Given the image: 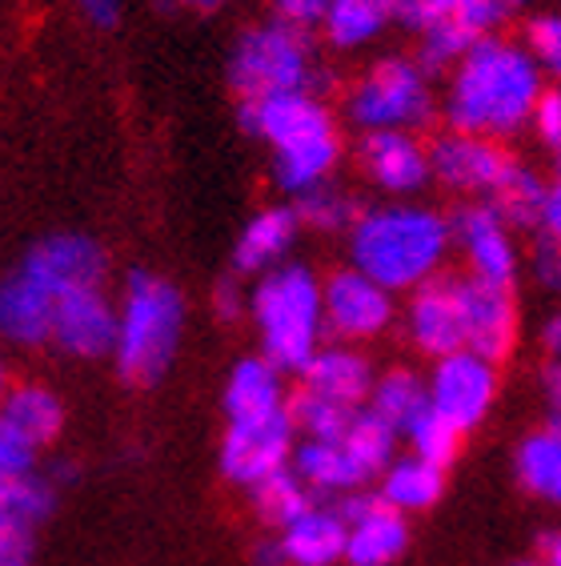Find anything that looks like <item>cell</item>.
<instances>
[{"label": "cell", "instance_id": "cell-1", "mask_svg": "<svg viewBox=\"0 0 561 566\" xmlns=\"http://www.w3.org/2000/svg\"><path fill=\"white\" fill-rule=\"evenodd\" d=\"M541 93L546 85L533 56L514 41L486 36L457 56V73L445 93V117L454 133L501 142L529 125Z\"/></svg>", "mask_w": 561, "mask_h": 566}, {"label": "cell", "instance_id": "cell-2", "mask_svg": "<svg viewBox=\"0 0 561 566\" xmlns=\"http://www.w3.org/2000/svg\"><path fill=\"white\" fill-rule=\"evenodd\" d=\"M449 221L433 209L389 206L373 209L353 226V270L381 290H417L430 282L449 253Z\"/></svg>", "mask_w": 561, "mask_h": 566}, {"label": "cell", "instance_id": "cell-3", "mask_svg": "<svg viewBox=\"0 0 561 566\" xmlns=\"http://www.w3.org/2000/svg\"><path fill=\"white\" fill-rule=\"evenodd\" d=\"M241 125H245V133L265 137L277 149V181L289 193L329 181L341 145H337L334 117L309 88L245 101Z\"/></svg>", "mask_w": 561, "mask_h": 566}, {"label": "cell", "instance_id": "cell-4", "mask_svg": "<svg viewBox=\"0 0 561 566\" xmlns=\"http://www.w3.org/2000/svg\"><path fill=\"white\" fill-rule=\"evenodd\" d=\"M184 329V302L177 285L157 273H133L125 305L117 310V370L133 386H152L177 358Z\"/></svg>", "mask_w": 561, "mask_h": 566}, {"label": "cell", "instance_id": "cell-5", "mask_svg": "<svg viewBox=\"0 0 561 566\" xmlns=\"http://www.w3.org/2000/svg\"><path fill=\"white\" fill-rule=\"evenodd\" d=\"M253 317H257L265 358L277 370H301L321 342V282L305 265H277L253 290Z\"/></svg>", "mask_w": 561, "mask_h": 566}, {"label": "cell", "instance_id": "cell-6", "mask_svg": "<svg viewBox=\"0 0 561 566\" xmlns=\"http://www.w3.org/2000/svg\"><path fill=\"white\" fill-rule=\"evenodd\" d=\"M229 81L245 101L309 88L314 81V49L309 33L297 24L269 21L248 29L229 56Z\"/></svg>", "mask_w": 561, "mask_h": 566}, {"label": "cell", "instance_id": "cell-7", "mask_svg": "<svg viewBox=\"0 0 561 566\" xmlns=\"http://www.w3.org/2000/svg\"><path fill=\"white\" fill-rule=\"evenodd\" d=\"M349 120L366 133H385L401 129L410 133L413 125H425L433 113L430 81L425 69L413 61H381L378 69H369L349 93Z\"/></svg>", "mask_w": 561, "mask_h": 566}, {"label": "cell", "instance_id": "cell-8", "mask_svg": "<svg viewBox=\"0 0 561 566\" xmlns=\"http://www.w3.org/2000/svg\"><path fill=\"white\" fill-rule=\"evenodd\" d=\"M425 398L437 418L454 426L457 434L474 430L481 418L489 415V406L497 398V370L494 361L477 358L469 349H454L437 358V370L425 381Z\"/></svg>", "mask_w": 561, "mask_h": 566}, {"label": "cell", "instance_id": "cell-9", "mask_svg": "<svg viewBox=\"0 0 561 566\" xmlns=\"http://www.w3.org/2000/svg\"><path fill=\"white\" fill-rule=\"evenodd\" d=\"M506 4L501 0H425L417 17L421 33V65L445 69L477 41L494 36Z\"/></svg>", "mask_w": 561, "mask_h": 566}, {"label": "cell", "instance_id": "cell-10", "mask_svg": "<svg viewBox=\"0 0 561 566\" xmlns=\"http://www.w3.org/2000/svg\"><path fill=\"white\" fill-rule=\"evenodd\" d=\"M293 454V422L285 415V406L269 410V415H248V418H229V434L221 447V470L225 479L253 486V482L269 479L273 470H280Z\"/></svg>", "mask_w": 561, "mask_h": 566}, {"label": "cell", "instance_id": "cell-11", "mask_svg": "<svg viewBox=\"0 0 561 566\" xmlns=\"http://www.w3.org/2000/svg\"><path fill=\"white\" fill-rule=\"evenodd\" d=\"M49 338L73 358H105L117 342V310L100 294V285H76L56 294Z\"/></svg>", "mask_w": 561, "mask_h": 566}, {"label": "cell", "instance_id": "cell-12", "mask_svg": "<svg viewBox=\"0 0 561 566\" xmlns=\"http://www.w3.org/2000/svg\"><path fill=\"white\" fill-rule=\"evenodd\" d=\"M321 322L337 338H373L393 322V294L366 273L341 270L321 285Z\"/></svg>", "mask_w": 561, "mask_h": 566}, {"label": "cell", "instance_id": "cell-13", "mask_svg": "<svg viewBox=\"0 0 561 566\" xmlns=\"http://www.w3.org/2000/svg\"><path fill=\"white\" fill-rule=\"evenodd\" d=\"M457 294H462L465 349L486 361H501L518 338V305L509 290L469 277V282H457Z\"/></svg>", "mask_w": 561, "mask_h": 566}, {"label": "cell", "instance_id": "cell-14", "mask_svg": "<svg viewBox=\"0 0 561 566\" xmlns=\"http://www.w3.org/2000/svg\"><path fill=\"white\" fill-rule=\"evenodd\" d=\"M509 169L514 157L489 137L449 133L430 149V177H442L445 186L462 193H494Z\"/></svg>", "mask_w": 561, "mask_h": 566}, {"label": "cell", "instance_id": "cell-15", "mask_svg": "<svg viewBox=\"0 0 561 566\" xmlns=\"http://www.w3.org/2000/svg\"><path fill=\"white\" fill-rule=\"evenodd\" d=\"M105 250H100L93 238H81V233H56V238H44L29 258H24L21 273H29L41 290L49 294H65L76 285H100L105 277Z\"/></svg>", "mask_w": 561, "mask_h": 566}, {"label": "cell", "instance_id": "cell-16", "mask_svg": "<svg viewBox=\"0 0 561 566\" xmlns=\"http://www.w3.org/2000/svg\"><path fill=\"white\" fill-rule=\"evenodd\" d=\"M49 511L53 491L41 479H0V566H33V531Z\"/></svg>", "mask_w": 561, "mask_h": 566}, {"label": "cell", "instance_id": "cell-17", "mask_svg": "<svg viewBox=\"0 0 561 566\" xmlns=\"http://www.w3.org/2000/svg\"><path fill=\"white\" fill-rule=\"evenodd\" d=\"M462 241L465 258L474 265L477 282L489 285H514L518 277V250H514V238H509V226L497 218L489 206H474L457 213V226L449 229Z\"/></svg>", "mask_w": 561, "mask_h": 566}, {"label": "cell", "instance_id": "cell-18", "mask_svg": "<svg viewBox=\"0 0 561 566\" xmlns=\"http://www.w3.org/2000/svg\"><path fill=\"white\" fill-rule=\"evenodd\" d=\"M410 334L433 358L465 349L462 294H457L454 277H430V282L417 285V294L410 302Z\"/></svg>", "mask_w": 561, "mask_h": 566}, {"label": "cell", "instance_id": "cell-19", "mask_svg": "<svg viewBox=\"0 0 561 566\" xmlns=\"http://www.w3.org/2000/svg\"><path fill=\"white\" fill-rule=\"evenodd\" d=\"M405 543H410L405 514H398L381 499H369L346 523V555L341 558L349 566H393L405 555Z\"/></svg>", "mask_w": 561, "mask_h": 566}, {"label": "cell", "instance_id": "cell-20", "mask_svg": "<svg viewBox=\"0 0 561 566\" xmlns=\"http://www.w3.org/2000/svg\"><path fill=\"white\" fill-rule=\"evenodd\" d=\"M361 165H366V174L381 189H389V193H413V189H421L430 181V153L401 129L366 133Z\"/></svg>", "mask_w": 561, "mask_h": 566}, {"label": "cell", "instance_id": "cell-21", "mask_svg": "<svg viewBox=\"0 0 561 566\" xmlns=\"http://www.w3.org/2000/svg\"><path fill=\"white\" fill-rule=\"evenodd\" d=\"M285 566H334L346 555V518L334 506H305L289 526H280Z\"/></svg>", "mask_w": 561, "mask_h": 566}, {"label": "cell", "instance_id": "cell-22", "mask_svg": "<svg viewBox=\"0 0 561 566\" xmlns=\"http://www.w3.org/2000/svg\"><path fill=\"white\" fill-rule=\"evenodd\" d=\"M53 302L56 297L49 290L17 270L9 282H0V338L12 346H41L49 338Z\"/></svg>", "mask_w": 561, "mask_h": 566}, {"label": "cell", "instance_id": "cell-23", "mask_svg": "<svg viewBox=\"0 0 561 566\" xmlns=\"http://www.w3.org/2000/svg\"><path fill=\"white\" fill-rule=\"evenodd\" d=\"M301 374L305 390L337 406H361L369 398V386H373L369 361L353 349H317L301 366Z\"/></svg>", "mask_w": 561, "mask_h": 566}, {"label": "cell", "instance_id": "cell-24", "mask_svg": "<svg viewBox=\"0 0 561 566\" xmlns=\"http://www.w3.org/2000/svg\"><path fill=\"white\" fill-rule=\"evenodd\" d=\"M301 226L293 209H261L257 218L241 229L237 250H233V265L241 273H269L285 262V253L293 250Z\"/></svg>", "mask_w": 561, "mask_h": 566}, {"label": "cell", "instance_id": "cell-25", "mask_svg": "<svg viewBox=\"0 0 561 566\" xmlns=\"http://www.w3.org/2000/svg\"><path fill=\"white\" fill-rule=\"evenodd\" d=\"M293 474L305 482V491H321V494H349L366 486L361 470L349 462L341 442H321V438H305L301 447H297Z\"/></svg>", "mask_w": 561, "mask_h": 566}, {"label": "cell", "instance_id": "cell-26", "mask_svg": "<svg viewBox=\"0 0 561 566\" xmlns=\"http://www.w3.org/2000/svg\"><path fill=\"white\" fill-rule=\"evenodd\" d=\"M445 491V470L425 462V458H401L381 470V502L393 506L398 514L405 511H425L442 499Z\"/></svg>", "mask_w": 561, "mask_h": 566}, {"label": "cell", "instance_id": "cell-27", "mask_svg": "<svg viewBox=\"0 0 561 566\" xmlns=\"http://www.w3.org/2000/svg\"><path fill=\"white\" fill-rule=\"evenodd\" d=\"M0 418L21 438H29L33 447H44V442H53L61 434L65 406H61V398L53 390H44V386H17V390L4 394Z\"/></svg>", "mask_w": 561, "mask_h": 566}, {"label": "cell", "instance_id": "cell-28", "mask_svg": "<svg viewBox=\"0 0 561 566\" xmlns=\"http://www.w3.org/2000/svg\"><path fill=\"white\" fill-rule=\"evenodd\" d=\"M285 390H280V370L269 358H245L229 374L225 406L229 418H248V415H269L277 410Z\"/></svg>", "mask_w": 561, "mask_h": 566}, {"label": "cell", "instance_id": "cell-29", "mask_svg": "<svg viewBox=\"0 0 561 566\" xmlns=\"http://www.w3.org/2000/svg\"><path fill=\"white\" fill-rule=\"evenodd\" d=\"M341 450L349 454V462H353L357 470H361V479H373V474H381V470L393 462V442H398V430L389 422H381L373 410H361L357 406L353 418H349V426L341 430Z\"/></svg>", "mask_w": 561, "mask_h": 566}, {"label": "cell", "instance_id": "cell-30", "mask_svg": "<svg viewBox=\"0 0 561 566\" xmlns=\"http://www.w3.org/2000/svg\"><path fill=\"white\" fill-rule=\"evenodd\" d=\"M553 186H546L533 169L514 161L506 177H501V186L489 193V209H494L497 218L506 221V226H526L533 229L541 218V206H546V197H550Z\"/></svg>", "mask_w": 561, "mask_h": 566}, {"label": "cell", "instance_id": "cell-31", "mask_svg": "<svg viewBox=\"0 0 561 566\" xmlns=\"http://www.w3.org/2000/svg\"><path fill=\"white\" fill-rule=\"evenodd\" d=\"M325 36L337 49H361L389 24V12L381 0H329L321 12Z\"/></svg>", "mask_w": 561, "mask_h": 566}, {"label": "cell", "instance_id": "cell-32", "mask_svg": "<svg viewBox=\"0 0 561 566\" xmlns=\"http://www.w3.org/2000/svg\"><path fill=\"white\" fill-rule=\"evenodd\" d=\"M518 479L529 494L558 502L561 494V438L558 426L529 434L518 447Z\"/></svg>", "mask_w": 561, "mask_h": 566}, {"label": "cell", "instance_id": "cell-33", "mask_svg": "<svg viewBox=\"0 0 561 566\" xmlns=\"http://www.w3.org/2000/svg\"><path fill=\"white\" fill-rule=\"evenodd\" d=\"M425 406H430V398H425V381H421L413 370H393L369 386V410H373L381 422L393 426L398 434L421 415V410H425Z\"/></svg>", "mask_w": 561, "mask_h": 566}, {"label": "cell", "instance_id": "cell-34", "mask_svg": "<svg viewBox=\"0 0 561 566\" xmlns=\"http://www.w3.org/2000/svg\"><path fill=\"white\" fill-rule=\"evenodd\" d=\"M248 491H253V502H257V514L273 526H289L293 518L314 502L309 499V491H305V482L285 467L273 470L269 479L253 482Z\"/></svg>", "mask_w": 561, "mask_h": 566}, {"label": "cell", "instance_id": "cell-35", "mask_svg": "<svg viewBox=\"0 0 561 566\" xmlns=\"http://www.w3.org/2000/svg\"><path fill=\"white\" fill-rule=\"evenodd\" d=\"M297 226H314V229H341L349 221H357V206L346 189L329 186V181H317V186L301 189L297 193Z\"/></svg>", "mask_w": 561, "mask_h": 566}, {"label": "cell", "instance_id": "cell-36", "mask_svg": "<svg viewBox=\"0 0 561 566\" xmlns=\"http://www.w3.org/2000/svg\"><path fill=\"white\" fill-rule=\"evenodd\" d=\"M357 406H337V402H325V398H317V394L301 390L297 398H293V406L285 410L289 415L293 426H301L305 438H321V442H337L341 438V430L349 426V418H353Z\"/></svg>", "mask_w": 561, "mask_h": 566}, {"label": "cell", "instance_id": "cell-37", "mask_svg": "<svg viewBox=\"0 0 561 566\" xmlns=\"http://www.w3.org/2000/svg\"><path fill=\"white\" fill-rule=\"evenodd\" d=\"M401 434H410V447H413V454L417 458H425V462H433V467H449L454 462V454H457V442H462V434H457L454 426L445 422V418H437L425 406L417 418H413Z\"/></svg>", "mask_w": 561, "mask_h": 566}, {"label": "cell", "instance_id": "cell-38", "mask_svg": "<svg viewBox=\"0 0 561 566\" xmlns=\"http://www.w3.org/2000/svg\"><path fill=\"white\" fill-rule=\"evenodd\" d=\"M526 53L533 56V65L538 69L561 65V21L553 17V12H546V17H538V21H529Z\"/></svg>", "mask_w": 561, "mask_h": 566}, {"label": "cell", "instance_id": "cell-39", "mask_svg": "<svg viewBox=\"0 0 561 566\" xmlns=\"http://www.w3.org/2000/svg\"><path fill=\"white\" fill-rule=\"evenodd\" d=\"M33 458L36 447L29 438H21L4 418H0V479H21V474H33Z\"/></svg>", "mask_w": 561, "mask_h": 566}, {"label": "cell", "instance_id": "cell-40", "mask_svg": "<svg viewBox=\"0 0 561 566\" xmlns=\"http://www.w3.org/2000/svg\"><path fill=\"white\" fill-rule=\"evenodd\" d=\"M529 120L538 125L541 142L550 145V149H558L561 145V97L558 93H541L538 105H533V113H529Z\"/></svg>", "mask_w": 561, "mask_h": 566}, {"label": "cell", "instance_id": "cell-41", "mask_svg": "<svg viewBox=\"0 0 561 566\" xmlns=\"http://www.w3.org/2000/svg\"><path fill=\"white\" fill-rule=\"evenodd\" d=\"M81 9H85V17L88 21H97V24H117V17H120V0H76Z\"/></svg>", "mask_w": 561, "mask_h": 566}, {"label": "cell", "instance_id": "cell-42", "mask_svg": "<svg viewBox=\"0 0 561 566\" xmlns=\"http://www.w3.org/2000/svg\"><path fill=\"white\" fill-rule=\"evenodd\" d=\"M389 12V21H401V24H410V29H417V17L421 9H425V0H381Z\"/></svg>", "mask_w": 561, "mask_h": 566}, {"label": "cell", "instance_id": "cell-43", "mask_svg": "<svg viewBox=\"0 0 561 566\" xmlns=\"http://www.w3.org/2000/svg\"><path fill=\"white\" fill-rule=\"evenodd\" d=\"M237 310H241L237 285H221V290H216V314H221V317H237Z\"/></svg>", "mask_w": 561, "mask_h": 566}, {"label": "cell", "instance_id": "cell-44", "mask_svg": "<svg viewBox=\"0 0 561 566\" xmlns=\"http://www.w3.org/2000/svg\"><path fill=\"white\" fill-rule=\"evenodd\" d=\"M558 558H561L558 534H541V566H558Z\"/></svg>", "mask_w": 561, "mask_h": 566}, {"label": "cell", "instance_id": "cell-45", "mask_svg": "<svg viewBox=\"0 0 561 566\" xmlns=\"http://www.w3.org/2000/svg\"><path fill=\"white\" fill-rule=\"evenodd\" d=\"M257 566H285V555H280V543H265L257 551Z\"/></svg>", "mask_w": 561, "mask_h": 566}, {"label": "cell", "instance_id": "cell-46", "mask_svg": "<svg viewBox=\"0 0 561 566\" xmlns=\"http://www.w3.org/2000/svg\"><path fill=\"white\" fill-rule=\"evenodd\" d=\"M177 4H184V9H221L225 0H177Z\"/></svg>", "mask_w": 561, "mask_h": 566}, {"label": "cell", "instance_id": "cell-47", "mask_svg": "<svg viewBox=\"0 0 561 566\" xmlns=\"http://www.w3.org/2000/svg\"><path fill=\"white\" fill-rule=\"evenodd\" d=\"M4 394H9V370H4V361H0V402H4Z\"/></svg>", "mask_w": 561, "mask_h": 566}, {"label": "cell", "instance_id": "cell-48", "mask_svg": "<svg viewBox=\"0 0 561 566\" xmlns=\"http://www.w3.org/2000/svg\"><path fill=\"white\" fill-rule=\"evenodd\" d=\"M501 4H526V0H501Z\"/></svg>", "mask_w": 561, "mask_h": 566}, {"label": "cell", "instance_id": "cell-49", "mask_svg": "<svg viewBox=\"0 0 561 566\" xmlns=\"http://www.w3.org/2000/svg\"><path fill=\"white\" fill-rule=\"evenodd\" d=\"M518 566H541V563H518Z\"/></svg>", "mask_w": 561, "mask_h": 566}]
</instances>
